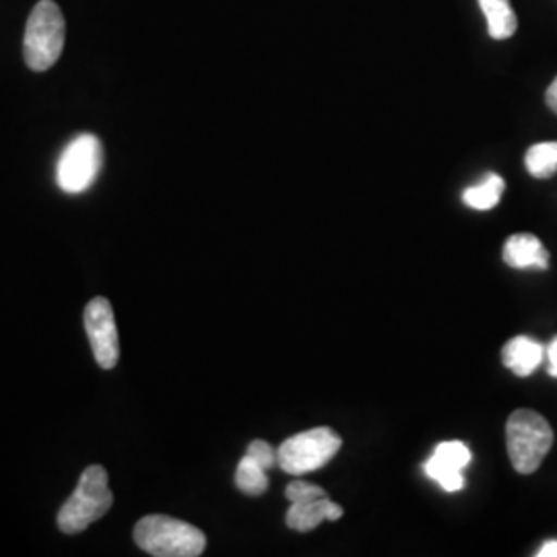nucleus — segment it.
Returning a JSON list of instances; mask_svg holds the SVG:
<instances>
[{
    "instance_id": "8",
    "label": "nucleus",
    "mask_w": 557,
    "mask_h": 557,
    "mask_svg": "<svg viewBox=\"0 0 557 557\" xmlns=\"http://www.w3.org/2000/svg\"><path fill=\"white\" fill-rule=\"evenodd\" d=\"M341 517H343V508L326 496V498L308 499V502H292L285 522L292 531L308 533L317 529L320 522L338 520Z\"/></svg>"
},
{
    "instance_id": "1",
    "label": "nucleus",
    "mask_w": 557,
    "mask_h": 557,
    "mask_svg": "<svg viewBox=\"0 0 557 557\" xmlns=\"http://www.w3.org/2000/svg\"><path fill=\"white\" fill-rule=\"evenodd\" d=\"M133 537L143 552L156 557H197L207 547L200 529L165 515L140 518Z\"/></svg>"
},
{
    "instance_id": "4",
    "label": "nucleus",
    "mask_w": 557,
    "mask_h": 557,
    "mask_svg": "<svg viewBox=\"0 0 557 557\" xmlns=\"http://www.w3.org/2000/svg\"><path fill=\"white\" fill-rule=\"evenodd\" d=\"M114 504V496L108 485V473L100 465H91L83 471L79 483L71 498L62 504L59 512V529L62 533L75 535L89 524L100 520Z\"/></svg>"
},
{
    "instance_id": "5",
    "label": "nucleus",
    "mask_w": 557,
    "mask_h": 557,
    "mask_svg": "<svg viewBox=\"0 0 557 557\" xmlns=\"http://www.w3.org/2000/svg\"><path fill=\"white\" fill-rule=\"evenodd\" d=\"M341 438L331 428H314L285 440L277 450V465L289 475L319 471L337 457Z\"/></svg>"
},
{
    "instance_id": "21",
    "label": "nucleus",
    "mask_w": 557,
    "mask_h": 557,
    "mask_svg": "<svg viewBox=\"0 0 557 557\" xmlns=\"http://www.w3.org/2000/svg\"><path fill=\"white\" fill-rule=\"evenodd\" d=\"M537 557H557V541L545 543L537 552Z\"/></svg>"
},
{
    "instance_id": "18",
    "label": "nucleus",
    "mask_w": 557,
    "mask_h": 557,
    "mask_svg": "<svg viewBox=\"0 0 557 557\" xmlns=\"http://www.w3.org/2000/svg\"><path fill=\"white\" fill-rule=\"evenodd\" d=\"M246 455L250 458H255V460H257L259 465H262L267 471H269L271 467H275V465H277V450H275L269 442H264V440H255V442H250V446H248Z\"/></svg>"
},
{
    "instance_id": "15",
    "label": "nucleus",
    "mask_w": 557,
    "mask_h": 557,
    "mask_svg": "<svg viewBox=\"0 0 557 557\" xmlns=\"http://www.w3.org/2000/svg\"><path fill=\"white\" fill-rule=\"evenodd\" d=\"M425 475L430 479H434L438 483L440 487L444 492H460L465 487V478H462V469H457L444 460L434 457L425 462Z\"/></svg>"
},
{
    "instance_id": "13",
    "label": "nucleus",
    "mask_w": 557,
    "mask_h": 557,
    "mask_svg": "<svg viewBox=\"0 0 557 557\" xmlns=\"http://www.w3.org/2000/svg\"><path fill=\"white\" fill-rule=\"evenodd\" d=\"M527 170L533 178L547 180L557 172V140L537 143L527 151Z\"/></svg>"
},
{
    "instance_id": "17",
    "label": "nucleus",
    "mask_w": 557,
    "mask_h": 557,
    "mask_svg": "<svg viewBox=\"0 0 557 557\" xmlns=\"http://www.w3.org/2000/svg\"><path fill=\"white\" fill-rule=\"evenodd\" d=\"M285 496H287L289 502H308V499L326 498V492L319 487V485L308 483V481H294L287 487Z\"/></svg>"
},
{
    "instance_id": "9",
    "label": "nucleus",
    "mask_w": 557,
    "mask_h": 557,
    "mask_svg": "<svg viewBox=\"0 0 557 557\" xmlns=\"http://www.w3.org/2000/svg\"><path fill=\"white\" fill-rule=\"evenodd\" d=\"M504 262L512 269H547L549 255L533 234H515L504 244Z\"/></svg>"
},
{
    "instance_id": "20",
    "label": "nucleus",
    "mask_w": 557,
    "mask_h": 557,
    "mask_svg": "<svg viewBox=\"0 0 557 557\" xmlns=\"http://www.w3.org/2000/svg\"><path fill=\"white\" fill-rule=\"evenodd\" d=\"M545 101H547V106L557 114V77L554 79V83L549 85V89H547V94H545Z\"/></svg>"
},
{
    "instance_id": "6",
    "label": "nucleus",
    "mask_w": 557,
    "mask_h": 557,
    "mask_svg": "<svg viewBox=\"0 0 557 557\" xmlns=\"http://www.w3.org/2000/svg\"><path fill=\"white\" fill-rule=\"evenodd\" d=\"M103 163L101 140L96 135H79L71 140L57 165V182L69 195L85 193L98 176Z\"/></svg>"
},
{
    "instance_id": "10",
    "label": "nucleus",
    "mask_w": 557,
    "mask_h": 557,
    "mask_svg": "<svg viewBox=\"0 0 557 557\" xmlns=\"http://www.w3.org/2000/svg\"><path fill=\"white\" fill-rule=\"evenodd\" d=\"M545 358V347L531 337L510 338L502 349L504 366L520 379L531 376Z\"/></svg>"
},
{
    "instance_id": "16",
    "label": "nucleus",
    "mask_w": 557,
    "mask_h": 557,
    "mask_svg": "<svg viewBox=\"0 0 557 557\" xmlns=\"http://www.w3.org/2000/svg\"><path fill=\"white\" fill-rule=\"evenodd\" d=\"M434 457L465 471V467L471 462V450L467 448V444L453 440V442H442L434 450Z\"/></svg>"
},
{
    "instance_id": "3",
    "label": "nucleus",
    "mask_w": 557,
    "mask_h": 557,
    "mask_svg": "<svg viewBox=\"0 0 557 557\" xmlns=\"http://www.w3.org/2000/svg\"><path fill=\"white\" fill-rule=\"evenodd\" d=\"M506 446L512 467L522 475L535 473L554 446L547 419L531 409H518L506 423Z\"/></svg>"
},
{
    "instance_id": "11",
    "label": "nucleus",
    "mask_w": 557,
    "mask_h": 557,
    "mask_svg": "<svg viewBox=\"0 0 557 557\" xmlns=\"http://www.w3.org/2000/svg\"><path fill=\"white\" fill-rule=\"evenodd\" d=\"M487 17V32L494 40H508L517 34L518 20L510 0H479Z\"/></svg>"
},
{
    "instance_id": "2",
    "label": "nucleus",
    "mask_w": 557,
    "mask_h": 557,
    "mask_svg": "<svg viewBox=\"0 0 557 557\" xmlns=\"http://www.w3.org/2000/svg\"><path fill=\"white\" fill-rule=\"evenodd\" d=\"M64 32L66 23L59 4L54 0H40L29 13V20L25 25V64L36 73L52 69L64 50Z\"/></svg>"
},
{
    "instance_id": "12",
    "label": "nucleus",
    "mask_w": 557,
    "mask_h": 557,
    "mask_svg": "<svg viewBox=\"0 0 557 557\" xmlns=\"http://www.w3.org/2000/svg\"><path fill=\"white\" fill-rule=\"evenodd\" d=\"M504 178L498 174H487L483 182H479L475 186L467 188L462 193V200L471 207V209H478V211H490L498 205L502 195H504Z\"/></svg>"
},
{
    "instance_id": "7",
    "label": "nucleus",
    "mask_w": 557,
    "mask_h": 557,
    "mask_svg": "<svg viewBox=\"0 0 557 557\" xmlns=\"http://www.w3.org/2000/svg\"><path fill=\"white\" fill-rule=\"evenodd\" d=\"M85 331L94 349V358L103 370H112L119 363V329L114 310L106 298H94L85 308Z\"/></svg>"
},
{
    "instance_id": "14",
    "label": "nucleus",
    "mask_w": 557,
    "mask_h": 557,
    "mask_svg": "<svg viewBox=\"0 0 557 557\" xmlns=\"http://www.w3.org/2000/svg\"><path fill=\"white\" fill-rule=\"evenodd\" d=\"M236 485L246 496H262L269 490L267 469L259 465L255 458L246 457L239 460L236 469Z\"/></svg>"
},
{
    "instance_id": "19",
    "label": "nucleus",
    "mask_w": 557,
    "mask_h": 557,
    "mask_svg": "<svg viewBox=\"0 0 557 557\" xmlns=\"http://www.w3.org/2000/svg\"><path fill=\"white\" fill-rule=\"evenodd\" d=\"M545 356L549 359V368H547L549 376H552V379H557V337L547 345Z\"/></svg>"
}]
</instances>
